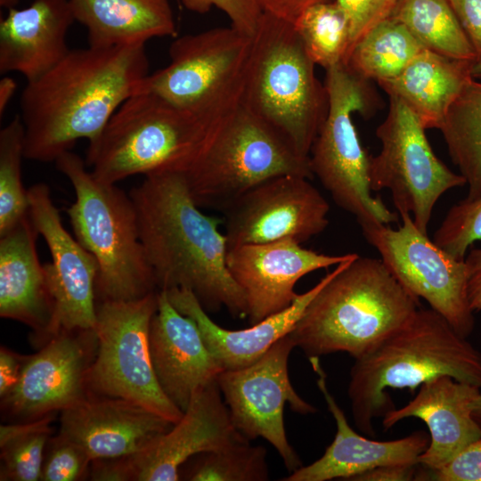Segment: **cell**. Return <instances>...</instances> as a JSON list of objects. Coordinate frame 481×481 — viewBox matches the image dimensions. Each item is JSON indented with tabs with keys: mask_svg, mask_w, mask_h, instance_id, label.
Returning a JSON list of instances; mask_svg holds the SVG:
<instances>
[{
	"mask_svg": "<svg viewBox=\"0 0 481 481\" xmlns=\"http://www.w3.org/2000/svg\"><path fill=\"white\" fill-rule=\"evenodd\" d=\"M294 347L288 334L252 364L224 370L216 379L236 429L248 440L262 437L270 443L290 472L303 464L287 437L285 404L303 415L317 412L290 382L288 362Z\"/></svg>",
	"mask_w": 481,
	"mask_h": 481,
	"instance_id": "9a60e30c",
	"label": "cell"
},
{
	"mask_svg": "<svg viewBox=\"0 0 481 481\" xmlns=\"http://www.w3.org/2000/svg\"><path fill=\"white\" fill-rule=\"evenodd\" d=\"M324 85L329 108L309 154L314 176H317L336 204L352 214L360 225L396 222V215L372 195L371 155L363 147L352 120L355 112L365 115L375 105L369 81L340 64L326 69Z\"/></svg>",
	"mask_w": 481,
	"mask_h": 481,
	"instance_id": "ba28073f",
	"label": "cell"
},
{
	"mask_svg": "<svg viewBox=\"0 0 481 481\" xmlns=\"http://www.w3.org/2000/svg\"><path fill=\"white\" fill-rule=\"evenodd\" d=\"M264 446L244 438L217 450L199 453L180 469V479L190 481H266L269 467Z\"/></svg>",
	"mask_w": 481,
	"mask_h": 481,
	"instance_id": "d6a6232c",
	"label": "cell"
},
{
	"mask_svg": "<svg viewBox=\"0 0 481 481\" xmlns=\"http://www.w3.org/2000/svg\"><path fill=\"white\" fill-rule=\"evenodd\" d=\"M28 196L29 217L52 257L44 268L53 302V314L45 330L33 336V340L43 346L64 331L94 330L99 268L95 257L65 229L48 185L33 184L28 189Z\"/></svg>",
	"mask_w": 481,
	"mask_h": 481,
	"instance_id": "2e32d148",
	"label": "cell"
},
{
	"mask_svg": "<svg viewBox=\"0 0 481 481\" xmlns=\"http://www.w3.org/2000/svg\"><path fill=\"white\" fill-rule=\"evenodd\" d=\"M244 438L232 423L216 380L199 387L182 418L149 446L130 456L93 461L89 477L96 481H177L181 468L193 456Z\"/></svg>",
	"mask_w": 481,
	"mask_h": 481,
	"instance_id": "5bb4252c",
	"label": "cell"
},
{
	"mask_svg": "<svg viewBox=\"0 0 481 481\" xmlns=\"http://www.w3.org/2000/svg\"><path fill=\"white\" fill-rule=\"evenodd\" d=\"M476 54L481 57V0H449Z\"/></svg>",
	"mask_w": 481,
	"mask_h": 481,
	"instance_id": "60d3db41",
	"label": "cell"
},
{
	"mask_svg": "<svg viewBox=\"0 0 481 481\" xmlns=\"http://www.w3.org/2000/svg\"><path fill=\"white\" fill-rule=\"evenodd\" d=\"M473 61L424 48L397 77L379 85L387 95L402 100L424 128L439 129L451 104L471 77Z\"/></svg>",
	"mask_w": 481,
	"mask_h": 481,
	"instance_id": "83f0119b",
	"label": "cell"
},
{
	"mask_svg": "<svg viewBox=\"0 0 481 481\" xmlns=\"http://www.w3.org/2000/svg\"><path fill=\"white\" fill-rule=\"evenodd\" d=\"M17 88V84L12 77H4L0 80V116L5 111L9 102L14 95Z\"/></svg>",
	"mask_w": 481,
	"mask_h": 481,
	"instance_id": "bcb514c9",
	"label": "cell"
},
{
	"mask_svg": "<svg viewBox=\"0 0 481 481\" xmlns=\"http://www.w3.org/2000/svg\"><path fill=\"white\" fill-rule=\"evenodd\" d=\"M481 389L449 376H439L420 386L415 397L400 409L382 417L384 429L404 419L423 420L429 430V444L418 464L435 470L446 464L471 442L481 437V427L470 412V402Z\"/></svg>",
	"mask_w": 481,
	"mask_h": 481,
	"instance_id": "603a6c76",
	"label": "cell"
},
{
	"mask_svg": "<svg viewBox=\"0 0 481 481\" xmlns=\"http://www.w3.org/2000/svg\"><path fill=\"white\" fill-rule=\"evenodd\" d=\"M324 1L330 0H256L263 12L292 24L307 7Z\"/></svg>",
	"mask_w": 481,
	"mask_h": 481,
	"instance_id": "ee69618b",
	"label": "cell"
},
{
	"mask_svg": "<svg viewBox=\"0 0 481 481\" xmlns=\"http://www.w3.org/2000/svg\"><path fill=\"white\" fill-rule=\"evenodd\" d=\"M327 278L326 274L308 291L298 294L292 304L281 312L249 328L236 330L217 325L192 291L173 288L166 292L173 306L196 322L207 347L224 371L237 370L257 361L274 343L292 330Z\"/></svg>",
	"mask_w": 481,
	"mask_h": 481,
	"instance_id": "d4e9b609",
	"label": "cell"
},
{
	"mask_svg": "<svg viewBox=\"0 0 481 481\" xmlns=\"http://www.w3.org/2000/svg\"><path fill=\"white\" fill-rule=\"evenodd\" d=\"M91 463V458L79 445L58 434L47 443L40 480H83L89 477Z\"/></svg>",
	"mask_w": 481,
	"mask_h": 481,
	"instance_id": "8d00e7d4",
	"label": "cell"
},
{
	"mask_svg": "<svg viewBox=\"0 0 481 481\" xmlns=\"http://www.w3.org/2000/svg\"><path fill=\"white\" fill-rule=\"evenodd\" d=\"M288 174L313 178L309 158L241 101L185 177L200 208L224 209L258 183Z\"/></svg>",
	"mask_w": 481,
	"mask_h": 481,
	"instance_id": "9c48e42d",
	"label": "cell"
},
{
	"mask_svg": "<svg viewBox=\"0 0 481 481\" xmlns=\"http://www.w3.org/2000/svg\"><path fill=\"white\" fill-rule=\"evenodd\" d=\"M54 414L0 426L1 481L40 480Z\"/></svg>",
	"mask_w": 481,
	"mask_h": 481,
	"instance_id": "836d02e7",
	"label": "cell"
},
{
	"mask_svg": "<svg viewBox=\"0 0 481 481\" xmlns=\"http://www.w3.org/2000/svg\"><path fill=\"white\" fill-rule=\"evenodd\" d=\"M402 224H361L366 240L383 264L411 294L426 300L462 337L475 324L468 295L465 259H457L421 232L408 213L399 214Z\"/></svg>",
	"mask_w": 481,
	"mask_h": 481,
	"instance_id": "4fadbf2b",
	"label": "cell"
},
{
	"mask_svg": "<svg viewBox=\"0 0 481 481\" xmlns=\"http://www.w3.org/2000/svg\"><path fill=\"white\" fill-rule=\"evenodd\" d=\"M481 240V197L453 205L435 232L433 240L457 259H465L470 246Z\"/></svg>",
	"mask_w": 481,
	"mask_h": 481,
	"instance_id": "d590c367",
	"label": "cell"
},
{
	"mask_svg": "<svg viewBox=\"0 0 481 481\" xmlns=\"http://www.w3.org/2000/svg\"><path fill=\"white\" fill-rule=\"evenodd\" d=\"M314 67L294 25L263 12L252 36L242 101L305 158L329 108Z\"/></svg>",
	"mask_w": 481,
	"mask_h": 481,
	"instance_id": "52a82bcc",
	"label": "cell"
},
{
	"mask_svg": "<svg viewBox=\"0 0 481 481\" xmlns=\"http://www.w3.org/2000/svg\"><path fill=\"white\" fill-rule=\"evenodd\" d=\"M252 37L233 27L176 38L167 66L148 74L138 92L185 109L212 110L242 101Z\"/></svg>",
	"mask_w": 481,
	"mask_h": 481,
	"instance_id": "8fae6325",
	"label": "cell"
},
{
	"mask_svg": "<svg viewBox=\"0 0 481 481\" xmlns=\"http://www.w3.org/2000/svg\"><path fill=\"white\" fill-rule=\"evenodd\" d=\"M317 375V387L336 421L337 432L321 458L290 472L282 481L352 480L353 477L379 466L418 464L420 455L428 448L429 436L416 431L396 440L375 441L357 434L348 424L343 410L330 393L320 357L308 358Z\"/></svg>",
	"mask_w": 481,
	"mask_h": 481,
	"instance_id": "7402d4cb",
	"label": "cell"
},
{
	"mask_svg": "<svg viewBox=\"0 0 481 481\" xmlns=\"http://www.w3.org/2000/svg\"><path fill=\"white\" fill-rule=\"evenodd\" d=\"M24 127L20 114L0 131V235L29 215L28 190L21 180Z\"/></svg>",
	"mask_w": 481,
	"mask_h": 481,
	"instance_id": "e575fe53",
	"label": "cell"
},
{
	"mask_svg": "<svg viewBox=\"0 0 481 481\" xmlns=\"http://www.w3.org/2000/svg\"><path fill=\"white\" fill-rule=\"evenodd\" d=\"M129 195L158 289H186L207 312L225 307L232 316L247 318L244 294L227 267L222 220L200 210L185 175H146Z\"/></svg>",
	"mask_w": 481,
	"mask_h": 481,
	"instance_id": "7a4b0ae2",
	"label": "cell"
},
{
	"mask_svg": "<svg viewBox=\"0 0 481 481\" xmlns=\"http://www.w3.org/2000/svg\"><path fill=\"white\" fill-rule=\"evenodd\" d=\"M18 0H0V5L8 9L14 7Z\"/></svg>",
	"mask_w": 481,
	"mask_h": 481,
	"instance_id": "681fc988",
	"label": "cell"
},
{
	"mask_svg": "<svg viewBox=\"0 0 481 481\" xmlns=\"http://www.w3.org/2000/svg\"><path fill=\"white\" fill-rule=\"evenodd\" d=\"M29 215L0 235V316L20 322L42 333L52 317L53 302Z\"/></svg>",
	"mask_w": 481,
	"mask_h": 481,
	"instance_id": "484cf974",
	"label": "cell"
},
{
	"mask_svg": "<svg viewBox=\"0 0 481 481\" xmlns=\"http://www.w3.org/2000/svg\"><path fill=\"white\" fill-rule=\"evenodd\" d=\"M185 7L192 12L204 13L212 7L224 12L232 27L252 37L260 21L263 11L256 0H183Z\"/></svg>",
	"mask_w": 481,
	"mask_h": 481,
	"instance_id": "f35d334b",
	"label": "cell"
},
{
	"mask_svg": "<svg viewBox=\"0 0 481 481\" xmlns=\"http://www.w3.org/2000/svg\"><path fill=\"white\" fill-rule=\"evenodd\" d=\"M75 20L87 30L95 48L144 45L174 36L175 23L167 0H69Z\"/></svg>",
	"mask_w": 481,
	"mask_h": 481,
	"instance_id": "4316f807",
	"label": "cell"
},
{
	"mask_svg": "<svg viewBox=\"0 0 481 481\" xmlns=\"http://www.w3.org/2000/svg\"><path fill=\"white\" fill-rule=\"evenodd\" d=\"M470 74L473 78L481 80V57L473 61Z\"/></svg>",
	"mask_w": 481,
	"mask_h": 481,
	"instance_id": "c3c4849f",
	"label": "cell"
},
{
	"mask_svg": "<svg viewBox=\"0 0 481 481\" xmlns=\"http://www.w3.org/2000/svg\"><path fill=\"white\" fill-rule=\"evenodd\" d=\"M416 465L392 464L379 466L352 478L351 481H410L421 480Z\"/></svg>",
	"mask_w": 481,
	"mask_h": 481,
	"instance_id": "b9f144b4",
	"label": "cell"
},
{
	"mask_svg": "<svg viewBox=\"0 0 481 481\" xmlns=\"http://www.w3.org/2000/svg\"><path fill=\"white\" fill-rule=\"evenodd\" d=\"M428 480L481 481V437L465 446L441 468L428 469Z\"/></svg>",
	"mask_w": 481,
	"mask_h": 481,
	"instance_id": "ab89813d",
	"label": "cell"
},
{
	"mask_svg": "<svg viewBox=\"0 0 481 481\" xmlns=\"http://www.w3.org/2000/svg\"><path fill=\"white\" fill-rule=\"evenodd\" d=\"M390 18L429 51L456 60L477 59L449 0H399Z\"/></svg>",
	"mask_w": 481,
	"mask_h": 481,
	"instance_id": "4dcf8cb0",
	"label": "cell"
},
{
	"mask_svg": "<svg viewBox=\"0 0 481 481\" xmlns=\"http://www.w3.org/2000/svg\"><path fill=\"white\" fill-rule=\"evenodd\" d=\"M149 344L158 382L183 412L194 392L216 381L224 371L207 347L196 322L173 306L166 290H159Z\"/></svg>",
	"mask_w": 481,
	"mask_h": 481,
	"instance_id": "44dd1931",
	"label": "cell"
},
{
	"mask_svg": "<svg viewBox=\"0 0 481 481\" xmlns=\"http://www.w3.org/2000/svg\"><path fill=\"white\" fill-rule=\"evenodd\" d=\"M388 101L387 117L376 130L381 149L371 156V187L372 192L388 190L398 213L410 214L428 233L437 200L466 180L436 157L426 128L406 104L395 95H388Z\"/></svg>",
	"mask_w": 481,
	"mask_h": 481,
	"instance_id": "7c38bea8",
	"label": "cell"
},
{
	"mask_svg": "<svg viewBox=\"0 0 481 481\" xmlns=\"http://www.w3.org/2000/svg\"><path fill=\"white\" fill-rule=\"evenodd\" d=\"M423 49L404 25L388 18L355 45L344 65L356 77L379 84L397 77Z\"/></svg>",
	"mask_w": 481,
	"mask_h": 481,
	"instance_id": "f546056e",
	"label": "cell"
},
{
	"mask_svg": "<svg viewBox=\"0 0 481 481\" xmlns=\"http://www.w3.org/2000/svg\"><path fill=\"white\" fill-rule=\"evenodd\" d=\"M240 103L196 110L137 92L119 106L101 135L89 142L85 162L98 179L109 183L135 175H185Z\"/></svg>",
	"mask_w": 481,
	"mask_h": 481,
	"instance_id": "5b68a950",
	"label": "cell"
},
{
	"mask_svg": "<svg viewBox=\"0 0 481 481\" xmlns=\"http://www.w3.org/2000/svg\"><path fill=\"white\" fill-rule=\"evenodd\" d=\"M289 333L307 356L346 352L358 358L406 323L419 298L382 260L358 254L329 273Z\"/></svg>",
	"mask_w": 481,
	"mask_h": 481,
	"instance_id": "3957f363",
	"label": "cell"
},
{
	"mask_svg": "<svg viewBox=\"0 0 481 481\" xmlns=\"http://www.w3.org/2000/svg\"><path fill=\"white\" fill-rule=\"evenodd\" d=\"M468 268V295L474 312L481 310V246L469 250L465 258Z\"/></svg>",
	"mask_w": 481,
	"mask_h": 481,
	"instance_id": "f6af8a7d",
	"label": "cell"
},
{
	"mask_svg": "<svg viewBox=\"0 0 481 481\" xmlns=\"http://www.w3.org/2000/svg\"><path fill=\"white\" fill-rule=\"evenodd\" d=\"M27 355H20L5 346L0 349V397L8 394L18 383Z\"/></svg>",
	"mask_w": 481,
	"mask_h": 481,
	"instance_id": "7bdbcfd3",
	"label": "cell"
},
{
	"mask_svg": "<svg viewBox=\"0 0 481 481\" xmlns=\"http://www.w3.org/2000/svg\"><path fill=\"white\" fill-rule=\"evenodd\" d=\"M158 295L156 290L135 300L97 302V351L87 387L90 395L129 400L175 423L183 412L162 391L150 352Z\"/></svg>",
	"mask_w": 481,
	"mask_h": 481,
	"instance_id": "30bf717a",
	"label": "cell"
},
{
	"mask_svg": "<svg viewBox=\"0 0 481 481\" xmlns=\"http://www.w3.org/2000/svg\"><path fill=\"white\" fill-rule=\"evenodd\" d=\"M350 28L349 53L355 45L380 22L390 18L399 0H334ZM347 54V56H348ZM347 58V57H346Z\"/></svg>",
	"mask_w": 481,
	"mask_h": 481,
	"instance_id": "74e56055",
	"label": "cell"
},
{
	"mask_svg": "<svg viewBox=\"0 0 481 481\" xmlns=\"http://www.w3.org/2000/svg\"><path fill=\"white\" fill-rule=\"evenodd\" d=\"M469 407L471 414L481 427V392L471 400Z\"/></svg>",
	"mask_w": 481,
	"mask_h": 481,
	"instance_id": "7dc6e473",
	"label": "cell"
},
{
	"mask_svg": "<svg viewBox=\"0 0 481 481\" xmlns=\"http://www.w3.org/2000/svg\"><path fill=\"white\" fill-rule=\"evenodd\" d=\"M148 68L144 45L70 50L21 94L24 158L52 162L78 140H95Z\"/></svg>",
	"mask_w": 481,
	"mask_h": 481,
	"instance_id": "6da1fadb",
	"label": "cell"
},
{
	"mask_svg": "<svg viewBox=\"0 0 481 481\" xmlns=\"http://www.w3.org/2000/svg\"><path fill=\"white\" fill-rule=\"evenodd\" d=\"M173 424L132 401L90 395L61 412L59 434L79 445L93 461L135 454Z\"/></svg>",
	"mask_w": 481,
	"mask_h": 481,
	"instance_id": "ffe728a7",
	"label": "cell"
},
{
	"mask_svg": "<svg viewBox=\"0 0 481 481\" xmlns=\"http://www.w3.org/2000/svg\"><path fill=\"white\" fill-rule=\"evenodd\" d=\"M75 20L69 0H35L10 8L0 22V73L18 72L33 81L70 51L66 43Z\"/></svg>",
	"mask_w": 481,
	"mask_h": 481,
	"instance_id": "cb8c5ba5",
	"label": "cell"
},
{
	"mask_svg": "<svg viewBox=\"0 0 481 481\" xmlns=\"http://www.w3.org/2000/svg\"><path fill=\"white\" fill-rule=\"evenodd\" d=\"M356 253L327 255L282 240L228 249V270L244 294L249 324L281 312L295 300L297 282L306 274L337 265Z\"/></svg>",
	"mask_w": 481,
	"mask_h": 481,
	"instance_id": "d6986e66",
	"label": "cell"
},
{
	"mask_svg": "<svg viewBox=\"0 0 481 481\" xmlns=\"http://www.w3.org/2000/svg\"><path fill=\"white\" fill-rule=\"evenodd\" d=\"M450 157L468 184L466 199L481 197V81L472 77L439 128Z\"/></svg>",
	"mask_w": 481,
	"mask_h": 481,
	"instance_id": "f1b7e54d",
	"label": "cell"
},
{
	"mask_svg": "<svg viewBox=\"0 0 481 481\" xmlns=\"http://www.w3.org/2000/svg\"><path fill=\"white\" fill-rule=\"evenodd\" d=\"M449 376L481 389V353L433 309H418L402 327L355 359L347 394L357 428L373 436V420L394 410L387 388Z\"/></svg>",
	"mask_w": 481,
	"mask_h": 481,
	"instance_id": "277c9868",
	"label": "cell"
},
{
	"mask_svg": "<svg viewBox=\"0 0 481 481\" xmlns=\"http://www.w3.org/2000/svg\"><path fill=\"white\" fill-rule=\"evenodd\" d=\"M54 162L74 189L67 214L76 239L98 263L97 302L135 300L159 290L129 193L98 179L71 151Z\"/></svg>",
	"mask_w": 481,
	"mask_h": 481,
	"instance_id": "8992f818",
	"label": "cell"
},
{
	"mask_svg": "<svg viewBox=\"0 0 481 481\" xmlns=\"http://www.w3.org/2000/svg\"><path fill=\"white\" fill-rule=\"evenodd\" d=\"M293 25L315 65L326 70L345 63L350 47V28L334 0L310 5Z\"/></svg>",
	"mask_w": 481,
	"mask_h": 481,
	"instance_id": "1f68e13d",
	"label": "cell"
},
{
	"mask_svg": "<svg viewBox=\"0 0 481 481\" xmlns=\"http://www.w3.org/2000/svg\"><path fill=\"white\" fill-rule=\"evenodd\" d=\"M223 210L229 249L282 240L302 244L327 228L330 205L309 178L288 174L258 183Z\"/></svg>",
	"mask_w": 481,
	"mask_h": 481,
	"instance_id": "e0dca14e",
	"label": "cell"
},
{
	"mask_svg": "<svg viewBox=\"0 0 481 481\" xmlns=\"http://www.w3.org/2000/svg\"><path fill=\"white\" fill-rule=\"evenodd\" d=\"M94 330L64 331L27 355L16 386L1 397L2 413L13 422L62 412L90 396L87 374L97 351Z\"/></svg>",
	"mask_w": 481,
	"mask_h": 481,
	"instance_id": "ac0fdd59",
	"label": "cell"
}]
</instances>
